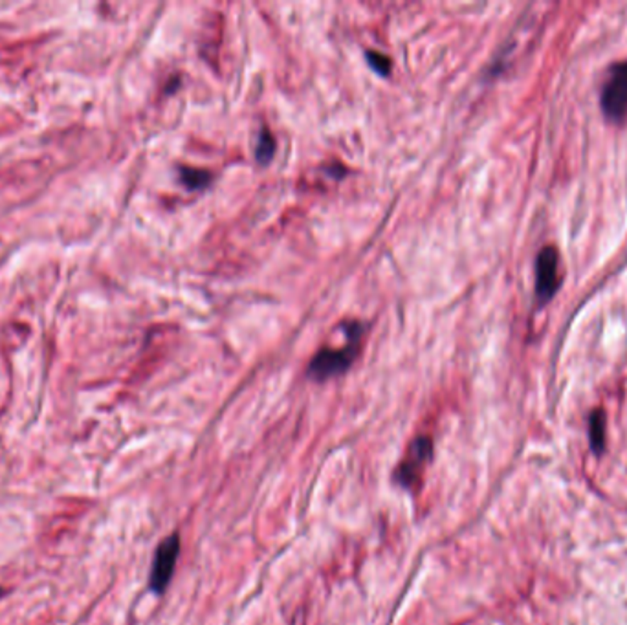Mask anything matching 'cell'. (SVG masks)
I'll list each match as a JSON object with an SVG mask.
<instances>
[{
    "mask_svg": "<svg viewBox=\"0 0 627 625\" xmlns=\"http://www.w3.org/2000/svg\"><path fill=\"white\" fill-rule=\"evenodd\" d=\"M274 153H276V138H274V134L270 131L262 129L257 140V151H255L257 160L261 163H268L274 158Z\"/></svg>",
    "mask_w": 627,
    "mask_h": 625,
    "instance_id": "cell-7",
    "label": "cell"
},
{
    "mask_svg": "<svg viewBox=\"0 0 627 625\" xmlns=\"http://www.w3.org/2000/svg\"><path fill=\"white\" fill-rule=\"evenodd\" d=\"M431 459H433V440L429 436H416L415 440L411 442L406 457L394 469V482L404 488H413Z\"/></svg>",
    "mask_w": 627,
    "mask_h": 625,
    "instance_id": "cell-2",
    "label": "cell"
},
{
    "mask_svg": "<svg viewBox=\"0 0 627 625\" xmlns=\"http://www.w3.org/2000/svg\"><path fill=\"white\" fill-rule=\"evenodd\" d=\"M0 596H2V590H0Z\"/></svg>",
    "mask_w": 627,
    "mask_h": 625,
    "instance_id": "cell-10",
    "label": "cell"
},
{
    "mask_svg": "<svg viewBox=\"0 0 627 625\" xmlns=\"http://www.w3.org/2000/svg\"><path fill=\"white\" fill-rule=\"evenodd\" d=\"M561 283L560 253L552 246L539 252L536 261V293L539 301H551Z\"/></svg>",
    "mask_w": 627,
    "mask_h": 625,
    "instance_id": "cell-5",
    "label": "cell"
},
{
    "mask_svg": "<svg viewBox=\"0 0 627 625\" xmlns=\"http://www.w3.org/2000/svg\"><path fill=\"white\" fill-rule=\"evenodd\" d=\"M182 180L185 182L187 187L191 189H200V187H206L209 184V173L202 171V169H194V167H184L180 171Z\"/></svg>",
    "mask_w": 627,
    "mask_h": 625,
    "instance_id": "cell-8",
    "label": "cell"
},
{
    "mask_svg": "<svg viewBox=\"0 0 627 625\" xmlns=\"http://www.w3.org/2000/svg\"><path fill=\"white\" fill-rule=\"evenodd\" d=\"M178 556H180V537L178 534H172L158 544L156 554H154L149 574L151 590H154L156 594H163V590L168 589Z\"/></svg>",
    "mask_w": 627,
    "mask_h": 625,
    "instance_id": "cell-3",
    "label": "cell"
},
{
    "mask_svg": "<svg viewBox=\"0 0 627 625\" xmlns=\"http://www.w3.org/2000/svg\"><path fill=\"white\" fill-rule=\"evenodd\" d=\"M356 358V346L348 345L343 349H323L312 358L308 365V376L317 382L334 378L345 373Z\"/></svg>",
    "mask_w": 627,
    "mask_h": 625,
    "instance_id": "cell-4",
    "label": "cell"
},
{
    "mask_svg": "<svg viewBox=\"0 0 627 625\" xmlns=\"http://www.w3.org/2000/svg\"><path fill=\"white\" fill-rule=\"evenodd\" d=\"M589 442L596 455L604 453L605 448V413L602 409L592 411L589 419Z\"/></svg>",
    "mask_w": 627,
    "mask_h": 625,
    "instance_id": "cell-6",
    "label": "cell"
},
{
    "mask_svg": "<svg viewBox=\"0 0 627 625\" xmlns=\"http://www.w3.org/2000/svg\"><path fill=\"white\" fill-rule=\"evenodd\" d=\"M602 110L611 123L627 119V61L614 64L602 90Z\"/></svg>",
    "mask_w": 627,
    "mask_h": 625,
    "instance_id": "cell-1",
    "label": "cell"
},
{
    "mask_svg": "<svg viewBox=\"0 0 627 625\" xmlns=\"http://www.w3.org/2000/svg\"><path fill=\"white\" fill-rule=\"evenodd\" d=\"M367 59H369V64L375 68L376 72L382 74V76H389V72H391V61H389L387 55L378 54V52H367Z\"/></svg>",
    "mask_w": 627,
    "mask_h": 625,
    "instance_id": "cell-9",
    "label": "cell"
}]
</instances>
